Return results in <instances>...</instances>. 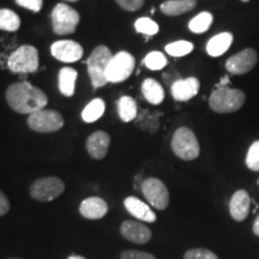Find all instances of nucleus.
Listing matches in <instances>:
<instances>
[{"instance_id":"f257e3e1","label":"nucleus","mask_w":259,"mask_h":259,"mask_svg":"<svg viewBox=\"0 0 259 259\" xmlns=\"http://www.w3.org/2000/svg\"><path fill=\"white\" fill-rule=\"evenodd\" d=\"M9 106L19 114H32L45 109L47 106V95L41 89L32 87L29 82L14 83L5 93Z\"/></svg>"},{"instance_id":"f03ea898","label":"nucleus","mask_w":259,"mask_h":259,"mask_svg":"<svg viewBox=\"0 0 259 259\" xmlns=\"http://www.w3.org/2000/svg\"><path fill=\"white\" fill-rule=\"evenodd\" d=\"M246 95L242 90L229 87H219L213 90L209 99V106L213 112L220 114L234 113L244 106Z\"/></svg>"},{"instance_id":"7ed1b4c3","label":"nucleus","mask_w":259,"mask_h":259,"mask_svg":"<svg viewBox=\"0 0 259 259\" xmlns=\"http://www.w3.org/2000/svg\"><path fill=\"white\" fill-rule=\"evenodd\" d=\"M171 150L184 161L196 160L199 156L200 147L196 135L189 127H179L171 138Z\"/></svg>"},{"instance_id":"20e7f679","label":"nucleus","mask_w":259,"mask_h":259,"mask_svg":"<svg viewBox=\"0 0 259 259\" xmlns=\"http://www.w3.org/2000/svg\"><path fill=\"white\" fill-rule=\"evenodd\" d=\"M112 57L111 50L106 46L96 47L93 51L92 56L89 57L87 65H88V73L94 88H101L108 83L106 78V71Z\"/></svg>"},{"instance_id":"39448f33","label":"nucleus","mask_w":259,"mask_h":259,"mask_svg":"<svg viewBox=\"0 0 259 259\" xmlns=\"http://www.w3.org/2000/svg\"><path fill=\"white\" fill-rule=\"evenodd\" d=\"M8 67L15 73H31L38 69V52L24 45L17 48L8 59Z\"/></svg>"},{"instance_id":"423d86ee","label":"nucleus","mask_w":259,"mask_h":259,"mask_svg":"<svg viewBox=\"0 0 259 259\" xmlns=\"http://www.w3.org/2000/svg\"><path fill=\"white\" fill-rule=\"evenodd\" d=\"M136 66L135 57L128 52H119L112 57L106 71V78L108 83L124 82L131 76Z\"/></svg>"},{"instance_id":"0eeeda50","label":"nucleus","mask_w":259,"mask_h":259,"mask_svg":"<svg viewBox=\"0 0 259 259\" xmlns=\"http://www.w3.org/2000/svg\"><path fill=\"white\" fill-rule=\"evenodd\" d=\"M79 14L71 6L58 4L52 11V24L53 30L58 35H67L76 31L77 25L79 23Z\"/></svg>"},{"instance_id":"6e6552de","label":"nucleus","mask_w":259,"mask_h":259,"mask_svg":"<svg viewBox=\"0 0 259 259\" xmlns=\"http://www.w3.org/2000/svg\"><path fill=\"white\" fill-rule=\"evenodd\" d=\"M28 126L32 131L40 134L57 132L64 126V118L53 109H41L28 116Z\"/></svg>"},{"instance_id":"1a4fd4ad","label":"nucleus","mask_w":259,"mask_h":259,"mask_svg":"<svg viewBox=\"0 0 259 259\" xmlns=\"http://www.w3.org/2000/svg\"><path fill=\"white\" fill-rule=\"evenodd\" d=\"M65 191L64 181L57 177H46L35 180L30 186V196L38 202H51Z\"/></svg>"},{"instance_id":"9d476101","label":"nucleus","mask_w":259,"mask_h":259,"mask_svg":"<svg viewBox=\"0 0 259 259\" xmlns=\"http://www.w3.org/2000/svg\"><path fill=\"white\" fill-rule=\"evenodd\" d=\"M145 199L157 210H164L169 205V192L163 181L157 178H148L141 186Z\"/></svg>"},{"instance_id":"9b49d317","label":"nucleus","mask_w":259,"mask_h":259,"mask_svg":"<svg viewBox=\"0 0 259 259\" xmlns=\"http://www.w3.org/2000/svg\"><path fill=\"white\" fill-rule=\"evenodd\" d=\"M258 64V53L253 48H246L226 61V69L232 74H245Z\"/></svg>"},{"instance_id":"f8f14e48","label":"nucleus","mask_w":259,"mask_h":259,"mask_svg":"<svg viewBox=\"0 0 259 259\" xmlns=\"http://www.w3.org/2000/svg\"><path fill=\"white\" fill-rule=\"evenodd\" d=\"M52 56L63 63H74L83 57V47L72 40H60L51 47Z\"/></svg>"},{"instance_id":"ddd939ff","label":"nucleus","mask_w":259,"mask_h":259,"mask_svg":"<svg viewBox=\"0 0 259 259\" xmlns=\"http://www.w3.org/2000/svg\"><path fill=\"white\" fill-rule=\"evenodd\" d=\"M120 233L126 240L138 245L147 244L151 239V231L147 226H144L141 222L131 221V220L122 222Z\"/></svg>"},{"instance_id":"4468645a","label":"nucleus","mask_w":259,"mask_h":259,"mask_svg":"<svg viewBox=\"0 0 259 259\" xmlns=\"http://www.w3.org/2000/svg\"><path fill=\"white\" fill-rule=\"evenodd\" d=\"M199 87L200 83L198 78H196V77H189V78L185 79L179 78L171 84L170 93L171 96L174 97V100L185 102L193 99L198 94Z\"/></svg>"},{"instance_id":"2eb2a0df","label":"nucleus","mask_w":259,"mask_h":259,"mask_svg":"<svg viewBox=\"0 0 259 259\" xmlns=\"http://www.w3.org/2000/svg\"><path fill=\"white\" fill-rule=\"evenodd\" d=\"M251 198L245 190H238L233 194L229 202V213L236 222H242L247 219L250 212Z\"/></svg>"},{"instance_id":"dca6fc26","label":"nucleus","mask_w":259,"mask_h":259,"mask_svg":"<svg viewBox=\"0 0 259 259\" xmlns=\"http://www.w3.org/2000/svg\"><path fill=\"white\" fill-rule=\"evenodd\" d=\"M109 144H111V136L105 131H96L89 136L87 141V150L93 158L101 160L108 153Z\"/></svg>"},{"instance_id":"f3484780","label":"nucleus","mask_w":259,"mask_h":259,"mask_svg":"<svg viewBox=\"0 0 259 259\" xmlns=\"http://www.w3.org/2000/svg\"><path fill=\"white\" fill-rule=\"evenodd\" d=\"M124 205L126 210L137 220L149 223L156 221V215L150 209V206L144 202H142L141 199H138L137 197H127L124 200Z\"/></svg>"},{"instance_id":"a211bd4d","label":"nucleus","mask_w":259,"mask_h":259,"mask_svg":"<svg viewBox=\"0 0 259 259\" xmlns=\"http://www.w3.org/2000/svg\"><path fill=\"white\" fill-rule=\"evenodd\" d=\"M108 211V205L100 197H89L80 203L79 212L88 220H100Z\"/></svg>"},{"instance_id":"6ab92c4d","label":"nucleus","mask_w":259,"mask_h":259,"mask_svg":"<svg viewBox=\"0 0 259 259\" xmlns=\"http://www.w3.org/2000/svg\"><path fill=\"white\" fill-rule=\"evenodd\" d=\"M233 34L231 32H221L212 36L206 44V52L210 57H221L229 50L233 44Z\"/></svg>"},{"instance_id":"aec40b11","label":"nucleus","mask_w":259,"mask_h":259,"mask_svg":"<svg viewBox=\"0 0 259 259\" xmlns=\"http://www.w3.org/2000/svg\"><path fill=\"white\" fill-rule=\"evenodd\" d=\"M197 6V0H167L161 4V11L167 16H180L192 11Z\"/></svg>"},{"instance_id":"412c9836","label":"nucleus","mask_w":259,"mask_h":259,"mask_svg":"<svg viewBox=\"0 0 259 259\" xmlns=\"http://www.w3.org/2000/svg\"><path fill=\"white\" fill-rule=\"evenodd\" d=\"M160 116L161 114L157 112L142 109L141 112H138L137 118L135 119L134 122L138 128L150 132V134H155L157 128L160 127Z\"/></svg>"},{"instance_id":"4be33fe9","label":"nucleus","mask_w":259,"mask_h":259,"mask_svg":"<svg viewBox=\"0 0 259 259\" xmlns=\"http://www.w3.org/2000/svg\"><path fill=\"white\" fill-rule=\"evenodd\" d=\"M142 93L144 99L151 105H161L164 100V90L157 80L153 78H147L142 84Z\"/></svg>"},{"instance_id":"5701e85b","label":"nucleus","mask_w":259,"mask_h":259,"mask_svg":"<svg viewBox=\"0 0 259 259\" xmlns=\"http://www.w3.org/2000/svg\"><path fill=\"white\" fill-rule=\"evenodd\" d=\"M78 73L72 67H63L59 71V90L64 96L71 97L74 94L76 89V79Z\"/></svg>"},{"instance_id":"b1692460","label":"nucleus","mask_w":259,"mask_h":259,"mask_svg":"<svg viewBox=\"0 0 259 259\" xmlns=\"http://www.w3.org/2000/svg\"><path fill=\"white\" fill-rule=\"evenodd\" d=\"M118 114L124 122L135 121L138 115V108L136 100L131 96H122L118 101Z\"/></svg>"},{"instance_id":"393cba45","label":"nucleus","mask_w":259,"mask_h":259,"mask_svg":"<svg viewBox=\"0 0 259 259\" xmlns=\"http://www.w3.org/2000/svg\"><path fill=\"white\" fill-rule=\"evenodd\" d=\"M105 101L102 99H95L90 101L82 112V119L85 122H95L105 113Z\"/></svg>"},{"instance_id":"a878e982","label":"nucleus","mask_w":259,"mask_h":259,"mask_svg":"<svg viewBox=\"0 0 259 259\" xmlns=\"http://www.w3.org/2000/svg\"><path fill=\"white\" fill-rule=\"evenodd\" d=\"M21 27V18L12 10L0 9V30L17 31Z\"/></svg>"},{"instance_id":"bb28decb","label":"nucleus","mask_w":259,"mask_h":259,"mask_svg":"<svg viewBox=\"0 0 259 259\" xmlns=\"http://www.w3.org/2000/svg\"><path fill=\"white\" fill-rule=\"evenodd\" d=\"M213 21L212 15L210 12H200L193 17L189 23V29L194 34H203V32L208 31L209 28L211 27Z\"/></svg>"},{"instance_id":"cd10ccee","label":"nucleus","mask_w":259,"mask_h":259,"mask_svg":"<svg viewBox=\"0 0 259 259\" xmlns=\"http://www.w3.org/2000/svg\"><path fill=\"white\" fill-rule=\"evenodd\" d=\"M193 44L189 41H176L171 42V44H168L166 46V52L169 56L176 57V58H180V57H185L187 54H190L191 52L193 51Z\"/></svg>"},{"instance_id":"c85d7f7f","label":"nucleus","mask_w":259,"mask_h":259,"mask_svg":"<svg viewBox=\"0 0 259 259\" xmlns=\"http://www.w3.org/2000/svg\"><path fill=\"white\" fill-rule=\"evenodd\" d=\"M144 64L149 70L158 71L162 70L167 65V58L161 52H150L144 58Z\"/></svg>"},{"instance_id":"c756f323","label":"nucleus","mask_w":259,"mask_h":259,"mask_svg":"<svg viewBox=\"0 0 259 259\" xmlns=\"http://www.w3.org/2000/svg\"><path fill=\"white\" fill-rule=\"evenodd\" d=\"M135 28L138 32L147 35V36H154V35L157 34L158 29H160L156 22L148 17L138 18L135 23Z\"/></svg>"},{"instance_id":"7c9ffc66","label":"nucleus","mask_w":259,"mask_h":259,"mask_svg":"<svg viewBox=\"0 0 259 259\" xmlns=\"http://www.w3.org/2000/svg\"><path fill=\"white\" fill-rule=\"evenodd\" d=\"M246 166L248 169L259 171V141H255L248 148L246 155Z\"/></svg>"},{"instance_id":"2f4dec72","label":"nucleus","mask_w":259,"mask_h":259,"mask_svg":"<svg viewBox=\"0 0 259 259\" xmlns=\"http://www.w3.org/2000/svg\"><path fill=\"white\" fill-rule=\"evenodd\" d=\"M184 259H220L218 254L208 248H192L184 254Z\"/></svg>"},{"instance_id":"473e14b6","label":"nucleus","mask_w":259,"mask_h":259,"mask_svg":"<svg viewBox=\"0 0 259 259\" xmlns=\"http://www.w3.org/2000/svg\"><path fill=\"white\" fill-rule=\"evenodd\" d=\"M120 259H156V257L151 253H147V252L126 250L121 252Z\"/></svg>"},{"instance_id":"72a5a7b5","label":"nucleus","mask_w":259,"mask_h":259,"mask_svg":"<svg viewBox=\"0 0 259 259\" xmlns=\"http://www.w3.org/2000/svg\"><path fill=\"white\" fill-rule=\"evenodd\" d=\"M115 2L126 11H137L144 4V0H115Z\"/></svg>"},{"instance_id":"f704fd0d","label":"nucleus","mask_w":259,"mask_h":259,"mask_svg":"<svg viewBox=\"0 0 259 259\" xmlns=\"http://www.w3.org/2000/svg\"><path fill=\"white\" fill-rule=\"evenodd\" d=\"M16 3L21 6V8L28 9L30 11L38 12L44 5V0H16Z\"/></svg>"},{"instance_id":"c9c22d12","label":"nucleus","mask_w":259,"mask_h":259,"mask_svg":"<svg viewBox=\"0 0 259 259\" xmlns=\"http://www.w3.org/2000/svg\"><path fill=\"white\" fill-rule=\"evenodd\" d=\"M9 210H10V202H9L8 197H6L5 194L0 191V216L8 213Z\"/></svg>"},{"instance_id":"e433bc0d","label":"nucleus","mask_w":259,"mask_h":259,"mask_svg":"<svg viewBox=\"0 0 259 259\" xmlns=\"http://www.w3.org/2000/svg\"><path fill=\"white\" fill-rule=\"evenodd\" d=\"M253 233H254V235L259 236V213H258V216H257V218H255V220H254V223H253Z\"/></svg>"},{"instance_id":"4c0bfd02","label":"nucleus","mask_w":259,"mask_h":259,"mask_svg":"<svg viewBox=\"0 0 259 259\" xmlns=\"http://www.w3.org/2000/svg\"><path fill=\"white\" fill-rule=\"evenodd\" d=\"M67 259H87V258L82 257V255H70V257Z\"/></svg>"},{"instance_id":"58836bf2","label":"nucleus","mask_w":259,"mask_h":259,"mask_svg":"<svg viewBox=\"0 0 259 259\" xmlns=\"http://www.w3.org/2000/svg\"><path fill=\"white\" fill-rule=\"evenodd\" d=\"M65 2H78V0H65Z\"/></svg>"},{"instance_id":"ea45409f","label":"nucleus","mask_w":259,"mask_h":259,"mask_svg":"<svg viewBox=\"0 0 259 259\" xmlns=\"http://www.w3.org/2000/svg\"><path fill=\"white\" fill-rule=\"evenodd\" d=\"M241 2H245L246 3V2H250V0H241Z\"/></svg>"},{"instance_id":"a19ab883","label":"nucleus","mask_w":259,"mask_h":259,"mask_svg":"<svg viewBox=\"0 0 259 259\" xmlns=\"http://www.w3.org/2000/svg\"><path fill=\"white\" fill-rule=\"evenodd\" d=\"M10 259H22V258H10Z\"/></svg>"}]
</instances>
